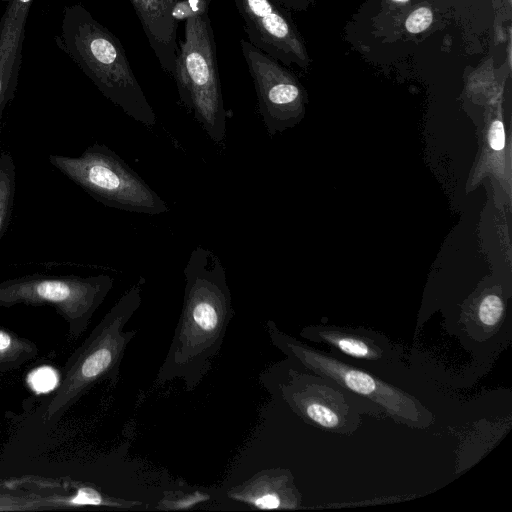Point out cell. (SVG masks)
<instances>
[{
  "label": "cell",
  "instance_id": "obj_1",
  "mask_svg": "<svg viewBox=\"0 0 512 512\" xmlns=\"http://www.w3.org/2000/svg\"><path fill=\"white\" fill-rule=\"evenodd\" d=\"M184 276L182 310L153 386L181 379L191 392L219 354L234 310L226 270L213 251L193 249Z\"/></svg>",
  "mask_w": 512,
  "mask_h": 512
},
{
  "label": "cell",
  "instance_id": "obj_2",
  "mask_svg": "<svg viewBox=\"0 0 512 512\" xmlns=\"http://www.w3.org/2000/svg\"><path fill=\"white\" fill-rule=\"evenodd\" d=\"M55 41L107 99L137 122L149 127L156 124V114L121 42L84 6L73 4L64 8Z\"/></svg>",
  "mask_w": 512,
  "mask_h": 512
},
{
  "label": "cell",
  "instance_id": "obj_3",
  "mask_svg": "<svg viewBox=\"0 0 512 512\" xmlns=\"http://www.w3.org/2000/svg\"><path fill=\"white\" fill-rule=\"evenodd\" d=\"M142 303V287H130L93 328L63 367L53 396L39 408L40 423L51 429L96 383L119 381L120 365L137 330L125 326Z\"/></svg>",
  "mask_w": 512,
  "mask_h": 512
},
{
  "label": "cell",
  "instance_id": "obj_4",
  "mask_svg": "<svg viewBox=\"0 0 512 512\" xmlns=\"http://www.w3.org/2000/svg\"><path fill=\"white\" fill-rule=\"evenodd\" d=\"M212 0H186L176 19L185 21L184 39L177 49L173 78L180 100L194 113L208 136L221 143L226 135V111L209 18Z\"/></svg>",
  "mask_w": 512,
  "mask_h": 512
},
{
  "label": "cell",
  "instance_id": "obj_5",
  "mask_svg": "<svg viewBox=\"0 0 512 512\" xmlns=\"http://www.w3.org/2000/svg\"><path fill=\"white\" fill-rule=\"evenodd\" d=\"M266 329L271 343L289 361L372 401L395 423L412 429H426L433 424L434 414L412 394L330 352L288 335L272 320L266 322Z\"/></svg>",
  "mask_w": 512,
  "mask_h": 512
},
{
  "label": "cell",
  "instance_id": "obj_6",
  "mask_svg": "<svg viewBox=\"0 0 512 512\" xmlns=\"http://www.w3.org/2000/svg\"><path fill=\"white\" fill-rule=\"evenodd\" d=\"M50 164L96 201L136 213L159 215L166 202L113 150L95 143L79 156L50 154Z\"/></svg>",
  "mask_w": 512,
  "mask_h": 512
},
{
  "label": "cell",
  "instance_id": "obj_7",
  "mask_svg": "<svg viewBox=\"0 0 512 512\" xmlns=\"http://www.w3.org/2000/svg\"><path fill=\"white\" fill-rule=\"evenodd\" d=\"M113 283L114 279L106 274L25 275L0 282V308L50 305L67 322L70 338L77 340L87 330Z\"/></svg>",
  "mask_w": 512,
  "mask_h": 512
},
{
  "label": "cell",
  "instance_id": "obj_8",
  "mask_svg": "<svg viewBox=\"0 0 512 512\" xmlns=\"http://www.w3.org/2000/svg\"><path fill=\"white\" fill-rule=\"evenodd\" d=\"M279 388L282 399L299 418L326 432L352 435L364 415L386 416L372 401L307 370L289 368Z\"/></svg>",
  "mask_w": 512,
  "mask_h": 512
},
{
  "label": "cell",
  "instance_id": "obj_9",
  "mask_svg": "<svg viewBox=\"0 0 512 512\" xmlns=\"http://www.w3.org/2000/svg\"><path fill=\"white\" fill-rule=\"evenodd\" d=\"M300 336L327 346L334 356L381 378L390 377L404 368L402 348L371 329L317 324L305 326Z\"/></svg>",
  "mask_w": 512,
  "mask_h": 512
},
{
  "label": "cell",
  "instance_id": "obj_10",
  "mask_svg": "<svg viewBox=\"0 0 512 512\" xmlns=\"http://www.w3.org/2000/svg\"><path fill=\"white\" fill-rule=\"evenodd\" d=\"M241 51L255 86L258 109L270 135L297 117L301 91L293 76L276 59L249 41H240Z\"/></svg>",
  "mask_w": 512,
  "mask_h": 512
},
{
  "label": "cell",
  "instance_id": "obj_11",
  "mask_svg": "<svg viewBox=\"0 0 512 512\" xmlns=\"http://www.w3.org/2000/svg\"><path fill=\"white\" fill-rule=\"evenodd\" d=\"M249 42L274 59L304 65L306 56L288 18L272 0H233Z\"/></svg>",
  "mask_w": 512,
  "mask_h": 512
},
{
  "label": "cell",
  "instance_id": "obj_12",
  "mask_svg": "<svg viewBox=\"0 0 512 512\" xmlns=\"http://www.w3.org/2000/svg\"><path fill=\"white\" fill-rule=\"evenodd\" d=\"M161 68L173 76L177 57L176 14L186 0H129Z\"/></svg>",
  "mask_w": 512,
  "mask_h": 512
},
{
  "label": "cell",
  "instance_id": "obj_13",
  "mask_svg": "<svg viewBox=\"0 0 512 512\" xmlns=\"http://www.w3.org/2000/svg\"><path fill=\"white\" fill-rule=\"evenodd\" d=\"M227 497L255 509H297L301 493L288 469L272 468L257 472L243 483L232 487Z\"/></svg>",
  "mask_w": 512,
  "mask_h": 512
},
{
  "label": "cell",
  "instance_id": "obj_14",
  "mask_svg": "<svg viewBox=\"0 0 512 512\" xmlns=\"http://www.w3.org/2000/svg\"><path fill=\"white\" fill-rule=\"evenodd\" d=\"M27 14L6 10L0 20V122L17 87Z\"/></svg>",
  "mask_w": 512,
  "mask_h": 512
},
{
  "label": "cell",
  "instance_id": "obj_15",
  "mask_svg": "<svg viewBox=\"0 0 512 512\" xmlns=\"http://www.w3.org/2000/svg\"><path fill=\"white\" fill-rule=\"evenodd\" d=\"M38 354L32 341L0 329V374L19 368Z\"/></svg>",
  "mask_w": 512,
  "mask_h": 512
},
{
  "label": "cell",
  "instance_id": "obj_16",
  "mask_svg": "<svg viewBox=\"0 0 512 512\" xmlns=\"http://www.w3.org/2000/svg\"><path fill=\"white\" fill-rule=\"evenodd\" d=\"M16 166L9 152L0 154V238L6 231L14 206Z\"/></svg>",
  "mask_w": 512,
  "mask_h": 512
},
{
  "label": "cell",
  "instance_id": "obj_17",
  "mask_svg": "<svg viewBox=\"0 0 512 512\" xmlns=\"http://www.w3.org/2000/svg\"><path fill=\"white\" fill-rule=\"evenodd\" d=\"M503 315L504 304L502 299L495 294H489L482 298L478 305L476 317L481 328L494 330L500 325Z\"/></svg>",
  "mask_w": 512,
  "mask_h": 512
},
{
  "label": "cell",
  "instance_id": "obj_18",
  "mask_svg": "<svg viewBox=\"0 0 512 512\" xmlns=\"http://www.w3.org/2000/svg\"><path fill=\"white\" fill-rule=\"evenodd\" d=\"M58 372L51 366H41L33 369L27 377L30 388L37 394L48 393L59 384Z\"/></svg>",
  "mask_w": 512,
  "mask_h": 512
},
{
  "label": "cell",
  "instance_id": "obj_19",
  "mask_svg": "<svg viewBox=\"0 0 512 512\" xmlns=\"http://www.w3.org/2000/svg\"><path fill=\"white\" fill-rule=\"evenodd\" d=\"M433 20L432 11L427 7L414 10L406 19L405 26L410 33H419L426 30Z\"/></svg>",
  "mask_w": 512,
  "mask_h": 512
},
{
  "label": "cell",
  "instance_id": "obj_20",
  "mask_svg": "<svg viewBox=\"0 0 512 512\" xmlns=\"http://www.w3.org/2000/svg\"><path fill=\"white\" fill-rule=\"evenodd\" d=\"M489 143L493 150H501L505 146L504 127L499 120L494 121L490 128Z\"/></svg>",
  "mask_w": 512,
  "mask_h": 512
},
{
  "label": "cell",
  "instance_id": "obj_21",
  "mask_svg": "<svg viewBox=\"0 0 512 512\" xmlns=\"http://www.w3.org/2000/svg\"><path fill=\"white\" fill-rule=\"evenodd\" d=\"M278 2H281V3H289L291 2L292 0H277Z\"/></svg>",
  "mask_w": 512,
  "mask_h": 512
},
{
  "label": "cell",
  "instance_id": "obj_22",
  "mask_svg": "<svg viewBox=\"0 0 512 512\" xmlns=\"http://www.w3.org/2000/svg\"><path fill=\"white\" fill-rule=\"evenodd\" d=\"M393 1H395V2H400V3H405V2H407L408 0H393Z\"/></svg>",
  "mask_w": 512,
  "mask_h": 512
},
{
  "label": "cell",
  "instance_id": "obj_23",
  "mask_svg": "<svg viewBox=\"0 0 512 512\" xmlns=\"http://www.w3.org/2000/svg\"><path fill=\"white\" fill-rule=\"evenodd\" d=\"M1 1H8V2H10L11 0H1Z\"/></svg>",
  "mask_w": 512,
  "mask_h": 512
}]
</instances>
